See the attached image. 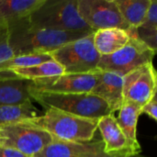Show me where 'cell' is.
<instances>
[{"label":"cell","mask_w":157,"mask_h":157,"mask_svg":"<svg viewBox=\"0 0 157 157\" xmlns=\"http://www.w3.org/2000/svg\"><path fill=\"white\" fill-rule=\"evenodd\" d=\"M27 17L6 25L8 42L15 55L51 53L66 43L92 33L37 28L31 26Z\"/></svg>","instance_id":"cell-1"},{"label":"cell","mask_w":157,"mask_h":157,"mask_svg":"<svg viewBox=\"0 0 157 157\" xmlns=\"http://www.w3.org/2000/svg\"><path fill=\"white\" fill-rule=\"evenodd\" d=\"M23 122L44 130L54 140L88 143L93 140L98 131V119H88L56 109H48L44 114Z\"/></svg>","instance_id":"cell-2"},{"label":"cell","mask_w":157,"mask_h":157,"mask_svg":"<svg viewBox=\"0 0 157 157\" xmlns=\"http://www.w3.org/2000/svg\"><path fill=\"white\" fill-rule=\"evenodd\" d=\"M29 92L31 100L38 102L44 109H56L88 119H100L108 114H112L108 104L91 93L57 94L42 92L32 88L30 83Z\"/></svg>","instance_id":"cell-3"},{"label":"cell","mask_w":157,"mask_h":157,"mask_svg":"<svg viewBox=\"0 0 157 157\" xmlns=\"http://www.w3.org/2000/svg\"><path fill=\"white\" fill-rule=\"evenodd\" d=\"M37 28L75 32H94L80 17L77 0H45L28 17Z\"/></svg>","instance_id":"cell-4"},{"label":"cell","mask_w":157,"mask_h":157,"mask_svg":"<svg viewBox=\"0 0 157 157\" xmlns=\"http://www.w3.org/2000/svg\"><path fill=\"white\" fill-rule=\"evenodd\" d=\"M93 33L71 41L52 52V58L64 70V74H88L98 71L100 55L93 42Z\"/></svg>","instance_id":"cell-5"},{"label":"cell","mask_w":157,"mask_h":157,"mask_svg":"<svg viewBox=\"0 0 157 157\" xmlns=\"http://www.w3.org/2000/svg\"><path fill=\"white\" fill-rule=\"evenodd\" d=\"M155 53V51L137 38L136 29H132L129 42L122 49L100 57L98 69L125 75L140 66L153 63Z\"/></svg>","instance_id":"cell-6"},{"label":"cell","mask_w":157,"mask_h":157,"mask_svg":"<svg viewBox=\"0 0 157 157\" xmlns=\"http://www.w3.org/2000/svg\"><path fill=\"white\" fill-rule=\"evenodd\" d=\"M0 132L3 146L14 148L28 157H34L54 140L44 130L25 122L1 125Z\"/></svg>","instance_id":"cell-7"},{"label":"cell","mask_w":157,"mask_h":157,"mask_svg":"<svg viewBox=\"0 0 157 157\" xmlns=\"http://www.w3.org/2000/svg\"><path fill=\"white\" fill-rule=\"evenodd\" d=\"M80 17L93 30L119 28L130 30L114 0H77Z\"/></svg>","instance_id":"cell-8"},{"label":"cell","mask_w":157,"mask_h":157,"mask_svg":"<svg viewBox=\"0 0 157 157\" xmlns=\"http://www.w3.org/2000/svg\"><path fill=\"white\" fill-rule=\"evenodd\" d=\"M100 71L88 74H63L30 81V86L42 92L57 94L91 93L98 82Z\"/></svg>","instance_id":"cell-9"},{"label":"cell","mask_w":157,"mask_h":157,"mask_svg":"<svg viewBox=\"0 0 157 157\" xmlns=\"http://www.w3.org/2000/svg\"><path fill=\"white\" fill-rule=\"evenodd\" d=\"M157 74L153 63L140 66L123 76V99L141 107L156 95Z\"/></svg>","instance_id":"cell-10"},{"label":"cell","mask_w":157,"mask_h":157,"mask_svg":"<svg viewBox=\"0 0 157 157\" xmlns=\"http://www.w3.org/2000/svg\"><path fill=\"white\" fill-rule=\"evenodd\" d=\"M104 154V144L101 140L88 143L53 140L34 157H101Z\"/></svg>","instance_id":"cell-11"},{"label":"cell","mask_w":157,"mask_h":157,"mask_svg":"<svg viewBox=\"0 0 157 157\" xmlns=\"http://www.w3.org/2000/svg\"><path fill=\"white\" fill-rule=\"evenodd\" d=\"M123 75L116 72L100 71L99 79L91 94L104 100L112 114L120 109L123 99Z\"/></svg>","instance_id":"cell-12"},{"label":"cell","mask_w":157,"mask_h":157,"mask_svg":"<svg viewBox=\"0 0 157 157\" xmlns=\"http://www.w3.org/2000/svg\"><path fill=\"white\" fill-rule=\"evenodd\" d=\"M98 129L99 130L102 137L101 141L104 144L105 154L117 153L126 150L132 151L125 135L120 128L114 114H108L98 119Z\"/></svg>","instance_id":"cell-13"},{"label":"cell","mask_w":157,"mask_h":157,"mask_svg":"<svg viewBox=\"0 0 157 157\" xmlns=\"http://www.w3.org/2000/svg\"><path fill=\"white\" fill-rule=\"evenodd\" d=\"M142 108L133 102L124 100L119 109V115L116 118L131 149L138 154L142 153V148L137 139V123L142 114Z\"/></svg>","instance_id":"cell-14"},{"label":"cell","mask_w":157,"mask_h":157,"mask_svg":"<svg viewBox=\"0 0 157 157\" xmlns=\"http://www.w3.org/2000/svg\"><path fill=\"white\" fill-rule=\"evenodd\" d=\"M132 29L125 30L119 28L98 29L93 33V42L100 56L112 54L122 49L130 40Z\"/></svg>","instance_id":"cell-15"},{"label":"cell","mask_w":157,"mask_h":157,"mask_svg":"<svg viewBox=\"0 0 157 157\" xmlns=\"http://www.w3.org/2000/svg\"><path fill=\"white\" fill-rule=\"evenodd\" d=\"M45 0H0V24L8 25L29 17Z\"/></svg>","instance_id":"cell-16"},{"label":"cell","mask_w":157,"mask_h":157,"mask_svg":"<svg viewBox=\"0 0 157 157\" xmlns=\"http://www.w3.org/2000/svg\"><path fill=\"white\" fill-rule=\"evenodd\" d=\"M29 83L20 78L0 79V106L22 104L31 100Z\"/></svg>","instance_id":"cell-17"},{"label":"cell","mask_w":157,"mask_h":157,"mask_svg":"<svg viewBox=\"0 0 157 157\" xmlns=\"http://www.w3.org/2000/svg\"><path fill=\"white\" fill-rule=\"evenodd\" d=\"M130 29H137L143 23L152 0H114Z\"/></svg>","instance_id":"cell-18"},{"label":"cell","mask_w":157,"mask_h":157,"mask_svg":"<svg viewBox=\"0 0 157 157\" xmlns=\"http://www.w3.org/2000/svg\"><path fill=\"white\" fill-rule=\"evenodd\" d=\"M39 115V109L33 105L32 100L22 104L0 106V126L23 122Z\"/></svg>","instance_id":"cell-19"},{"label":"cell","mask_w":157,"mask_h":157,"mask_svg":"<svg viewBox=\"0 0 157 157\" xmlns=\"http://www.w3.org/2000/svg\"><path fill=\"white\" fill-rule=\"evenodd\" d=\"M11 72L17 77L27 81H34L38 79L57 76L64 74L63 68L54 60L29 67L13 69L11 70Z\"/></svg>","instance_id":"cell-20"},{"label":"cell","mask_w":157,"mask_h":157,"mask_svg":"<svg viewBox=\"0 0 157 157\" xmlns=\"http://www.w3.org/2000/svg\"><path fill=\"white\" fill-rule=\"evenodd\" d=\"M136 36L147 46L157 50V1L152 0L142 25L136 29Z\"/></svg>","instance_id":"cell-21"},{"label":"cell","mask_w":157,"mask_h":157,"mask_svg":"<svg viewBox=\"0 0 157 157\" xmlns=\"http://www.w3.org/2000/svg\"><path fill=\"white\" fill-rule=\"evenodd\" d=\"M53 60L50 53H32L15 55L13 58L0 63V72L11 71L17 68H25L37 65Z\"/></svg>","instance_id":"cell-22"},{"label":"cell","mask_w":157,"mask_h":157,"mask_svg":"<svg viewBox=\"0 0 157 157\" xmlns=\"http://www.w3.org/2000/svg\"><path fill=\"white\" fill-rule=\"evenodd\" d=\"M15 56V53L8 42L7 26L3 24L0 27V63Z\"/></svg>","instance_id":"cell-23"},{"label":"cell","mask_w":157,"mask_h":157,"mask_svg":"<svg viewBox=\"0 0 157 157\" xmlns=\"http://www.w3.org/2000/svg\"><path fill=\"white\" fill-rule=\"evenodd\" d=\"M144 113L148 117H150L152 120L157 121V99L156 95L153 97V98L148 101L144 106L142 108V114Z\"/></svg>","instance_id":"cell-24"},{"label":"cell","mask_w":157,"mask_h":157,"mask_svg":"<svg viewBox=\"0 0 157 157\" xmlns=\"http://www.w3.org/2000/svg\"><path fill=\"white\" fill-rule=\"evenodd\" d=\"M0 157H28L19 151L10 148V147H6V146H1L0 147Z\"/></svg>","instance_id":"cell-25"},{"label":"cell","mask_w":157,"mask_h":157,"mask_svg":"<svg viewBox=\"0 0 157 157\" xmlns=\"http://www.w3.org/2000/svg\"><path fill=\"white\" fill-rule=\"evenodd\" d=\"M101 157H144L141 154H136L131 150L126 151H121L117 153H109V154H104Z\"/></svg>","instance_id":"cell-26"},{"label":"cell","mask_w":157,"mask_h":157,"mask_svg":"<svg viewBox=\"0 0 157 157\" xmlns=\"http://www.w3.org/2000/svg\"><path fill=\"white\" fill-rule=\"evenodd\" d=\"M3 144H4V137H3V135H2V133L0 132V147L3 146Z\"/></svg>","instance_id":"cell-27"},{"label":"cell","mask_w":157,"mask_h":157,"mask_svg":"<svg viewBox=\"0 0 157 157\" xmlns=\"http://www.w3.org/2000/svg\"><path fill=\"white\" fill-rule=\"evenodd\" d=\"M2 25H3V24H0V27H1V26H2Z\"/></svg>","instance_id":"cell-28"}]
</instances>
